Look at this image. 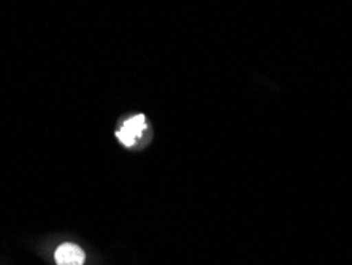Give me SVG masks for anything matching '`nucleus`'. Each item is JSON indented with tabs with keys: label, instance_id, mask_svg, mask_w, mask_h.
Returning a JSON list of instances; mask_svg holds the SVG:
<instances>
[{
	"label": "nucleus",
	"instance_id": "obj_1",
	"mask_svg": "<svg viewBox=\"0 0 352 265\" xmlns=\"http://www.w3.org/2000/svg\"><path fill=\"white\" fill-rule=\"evenodd\" d=\"M144 129H146V118L144 114H137L124 121L122 127L116 132V137L121 140L124 147H132L142 137Z\"/></svg>",
	"mask_w": 352,
	"mask_h": 265
},
{
	"label": "nucleus",
	"instance_id": "obj_2",
	"mask_svg": "<svg viewBox=\"0 0 352 265\" xmlns=\"http://www.w3.org/2000/svg\"><path fill=\"white\" fill-rule=\"evenodd\" d=\"M56 264L58 265H82L85 264V251L75 243H64L54 254Z\"/></svg>",
	"mask_w": 352,
	"mask_h": 265
}]
</instances>
